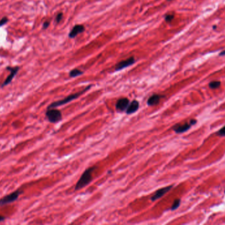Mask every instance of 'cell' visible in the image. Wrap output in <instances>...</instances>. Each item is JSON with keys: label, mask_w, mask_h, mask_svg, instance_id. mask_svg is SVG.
<instances>
[{"label": "cell", "mask_w": 225, "mask_h": 225, "mask_svg": "<svg viewBox=\"0 0 225 225\" xmlns=\"http://www.w3.org/2000/svg\"><path fill=\"white\" fill-rule=\"evenodd\" d=\"M221 83L219 81H211V83H209V86L210 87L211 89H217L219 88L220 86H221Z\"/></svg>", "instance_id": "obj_14"}, {"label": "cell", "mask_w": 225, "mask_h": 225, "mask_svg": "<svg viewBox=\"0 0 225 225\" xmlns=\"http://www.w3.org/2000/svg\"><path fill=\"white\" fill-rule=\"evenodd\" d=\"M172 187H173V185H171V186H166L164 188H162L161 189H159V190L156 191V192L154 193V195L151 197V198H150L151 201H155L157 200V199L161 198L163 196H164L168 192H169L172 188Z\"/></svg>", "instance_id": "obj_7"}, {"label": "cell", "mask_w": 225, "mask_h": 225, "mask_svg": "<svg viewBox=\"0 0 225 225\" xmlns=\"http://www.w3.org/2000/svg\"><path fill=\"white\" fill-rule=\"evenodd\" d=\"M180 202H181V200H180V199H175V200L174 201V202H173V203H172V206H171V210H172V211H175V210H176V209H177L179 206H180Z\"/></svg>", "instance_id": "obj_15"}, {"label": "cell", "mask_w": 225, "mask_h": 225, "mask_svg": "<svg viewBox=\"0 0 225 225\" xmlns=\"http://www.w3.org/2000/svg\"><path fill=\"white\" fill-rule=\"evenodd\" d=\"M45 117L50 123L53 124L61 121L63 118L61 112L58 109H55V108H47L45 112Z\"/></svg>", "instance_id": "obj_3"}, {"label": "cell", "mask_w": 225, "mask_h": 225, "mask_svg": "<svg viewBox=\"0 0 225 225\" xmlns=\"http://www.w3.org/2000/svg\"><path fill=\"white\" fill-rule=\"evenodd\" d=\"M91 87V85H89L88 86H86V87L83 89V90H81L80 92H78V93H74V94H72V95H69L68 96L65 97V99H62V100H57V101H55L53 102H52L48 106L47 108H57V107H59V106H61L63 105H65L66 104L69 103V102H72L73 100L76 99L77 98H79V97L80 96H81L82 95H83L84 93H85L86 91H88L90 88Z\"/></svg>", "instance_id": "obj_2"}, {"label": "cell", "mask_w": 225, "mask_h": 225, "mask_svg": "<svg viewBox=\"0 0 225 225\" xmlns=\"http://www.w3.org/2000/svg\"><path fill=\"white\" fill-rule=\"evenodd\" d=\"M167 1H171V0H167Z\"/></svg>", "instance_id": "obj_25"}, {"label": "cell", "mask_w": 225, "mask_h": 225, "mask_svg": "<svg viewBox=\"0 0 225 225\" xmlns=\"http://www.w3.org/2000/svg\"><path fill=\"white\" fill-rule=\"evenodd\" d=\"M191 126H192V124L190 122L185 123V124H177L174 126L172 127V129L176 133V134H182V133H184V132L188 131L189 129L190 128Z\"/></svg>", "instance_id": "obj_10"}, {"label": "cell", "mask_w": 225, "mask_h": 225, "mask_svg": "<svg viewBox=\"0 0 225 225\" xmlns=\"http://www.w3.org/2000/svg\"><path fill=\"white\" fill-rule=\"evenodd\" d=\"M96 168H97L96 166H92L87 168L86 170H85V171L83 173V174L81 175L79 181L76 184L75 186L76 191L80 190L81 189H83L86 186L88 185V184L91 182V180H92V174Z\"/></svg>", "instance_id": "obj_1"}, {"label": "cell", "mask_w": 225, "mask_h": 225, "mask_svg": "<svg viewBox=\"0 0 225 225\" xmlns=\"http://www.w3.org/2000/svg\"><path fill=\"white\" fill-rule=\"evenodd\" d=\"M217 28V26H213V29H216Z\"/></svg>", "instance_id": "obj_24"}, {"label": "cell", "mask_w": 225, "mask_h": 225, "mask_svg": "<svg viewBox=\"0 0 225 225\" xmlns=\"http://www.w3.org/2000/svg\"><path fill=\"white\" fill-rule=\"evenodd\" d=\"M164 97V96H162L158 94H154L152 96H151L149 99H148L147 101V104L148 106H154L159 103L161 98Z\"/></svg>", "instance_id": "obj_12"}, {"label": "cell", "mask_w": 225, "mask_h": 225, "mask_svg": "<svg viewBox=\"0 0 225 225\" xmlns=\"http://www.w3.org/2000/svg\"><path fill=\"white\" fill-rule=\"evenodd\" d=\"M6 69V70L9 71L10 73L7 76V77L6 79V80L3 81V83L2 84V85H1L2 88H3L4 86H6L9 84L11 83L15 77L16 76V75L19 71L20 67L19 66H14V67H11V66H7Z\"/></svg>", "instance_id": "obj_5"}, {"label": "cell", "mask_w": 225, "mask_h": 225, "mask_svg": "<svg viewBox=\"0 0 225 225\" xmlns=\"http://www.w3.org/2000/svg\"><path fill=\"white\" fill-rule=\"evenodd\" d=\"M219 55H221V56L225 55V50H223V52H221V53H220V54H219Z\"/></svg>", "instance_id": "obj_23"}, {"label": "cell", "mask_w": 225, "mask_h": 225, "mask_svg": "<svg viewBox=\"0 0 225 225\" xmlns=\"http://www.w3.org/2000/svg\"><path fill=\"white\" fill-rule=\"evenodd\" d=\"M9 22V19L7 17H3L1 19H0V27L4 26L5 24H6Z\"/></svg>", "instance_id": "obj_17"}, {"label": "cell", "mask_w": 225, "mask_h": 225, "mask_svg": "<svg viewBox=\"0 0 225 225\" xmlns=\"http://www.w3.org/2000/svg\"><path fill=\"white\" fill-rule=\"evenodd\" d=\"M139 106L140 104L136 100H132L131 102H130L129 106H128V108L126 110V113L129 115L135 113V112L139 109Z\"/></svg>", "instance_id": "obj_11"}, {"label": "cell", "mask_w": 225, "mask_h": 225, "mask_svg": "<svg viewBox=\"0 0 225 225\" xmlns=\"http://www.w3.org/2000/svg\"><path fill=\"white\" fill-rule=\"evenodd\" d=\"M23 191L20 190H17L13 192L8 194V195L4 196L0 199V207L7 205L8 204L13 203L17 201L19 196L21 195Z\"/></svg>", "instance_id": "obj_4"}, {"label": "cell", "mask_w": 225, "mask_h": 225, "mask_svg": "<svg viewBox=\"0 0 225 225\" xmlns=\"http://www.w3.org/2000/svg\"><path fill=\"white\" fill-rule=\"evenodd\" d=\"M190 123L192 124V126H193V125H195L196 124V123H197V120H194V119H192V120H191L190 121Z\"/></svg>", "instance_id": "obj_21"}, {"label": "cell", "mask_w": 225, "mask_h": 225, "mask_svg": "<svg viewBox=\"0 0 225 225\" xmlns=\"http://www.w3.org/2000/svg\"><path fill=\"white\" fill-rule=\"evenodd\" d=\"M85 30V27L83 24H76L73 27L72 30H70L69 34V37L70 38H74L81 33H83Z\"/></svg>", "instance_id": "obj_9"}, {"label": "cell", "mask_w": 225, "mask_h": 225, "mask_svg": "<svg viewBox=\"0 0 225 225\" xmlns=\"http://www.w3.org/2000/svg\"><path fill=\"white\" fill-rule=\"evenodd\" d=\"M63 13H61V12L59 13L55 17V22L57 23H59L61 21V20L63 19Z\"/></svg>", "instance_id": "obj_18"}, {"label": "cell", "mask_w": 225, "mask_h": 225, "mask_svg": "<svg viewBox=\"0 0 225 225\" xmlns=\"http://www.w3.org/2000/svg\"><path fill=\"white\" fill-rule=\"evenodd\" d=\"M6 217H4L3 215H0V223L4 221L5 219H6Z\"/></svg>", "instance_id": "obj_22"}, {"label": "cell", "mask_w": 225, "mask_h": 225, "mask_svg": "<svg viewBox=\"0 0 225 225\" xmlns=\"http://www.w3.org/2000/svg\"><path fill=\"white\" fill-rule=\"evenodd\" d=\"M83 74V71L79 69H74L71 70L69 72V76L70 77H76L80 76Z\"/></svg>", "instance_id": "obj_13"}, {"label": "cell", "mask_w": 225, "mask_h": 225, "mask_svg": "<svg viewBox=\"0 0 225 225\" xmlns=\"http://www.w3.org/2000/svg\"><path fill=\"white\" fill-rule=\"evenodd\" d=\"M50 24V22L49 21H45L44 23H43V25H42V29L43 30H45L47 29Z\"/></svg>", "instance_id": "obj_20"}, {"label": "cell", "mask_w": 225, "mask_h": 225, "mask_svg": "<svg viewBox=\"0 0 225 225\" xmlns=\"http://www.w3.org/2000/svg\"><path fill=\"white\" fill-rule=\"evenodd\" d=\"M175 18V15L172 14H167L165 16V20L167 23H170Z\"/></svg>", "instance_id": "obj_16"}, {"label": "cell", "mask_w": 225, "mask_h": 225, "mask_svg": "<svg viewBox=\"0 0 225 225\" xmlns=\"http://www.w3.org/2000/svg\"><path fill=\"white\" fill-rule=\"evenodd\" d=\"M224 193H225V191H224Z\"/></svg>", "instance_id": "obj_26"}, {"label": "cell", "mask_w": 225, "mask_h": 225, "mask_svg": "<svg viewBox=\"0 0 225 225\" xmlns=\"http://www.w3.org/2000/svg\"><path fill=\"white\" fill-rule=\"evenodd\" d=\"M129 104H130V100L127 98H121L117 102L116 109L119 112L126 111Z\"/></svg>", "instance_id": "obj_8"}, {"label": "cell", "mask_w": 225, "mask_h": 225, "mask_svg": "<svg viewBox=\"0 0 225 225\" xmlns=\"http://www.w3.org/2000/svg\"><path fill=\"white\" fill-rule=\"evenodd\" d=\"M136 62L135 58L134 57H130L125 60H122L117 64L115 68V71H118L123 69L129 67Z\"/></svg>", "instance_id": "obj_6"}, {"label": "cell", "mask_w": 225, "mask_h": 225, "mask_svg": "<svg viewBox=\"0 0 225 225\" xmlns=\"http://www.w3.org/2000/svg\"><path fill=\"white\" fill-rule=\"evenodd\" d=\"M217 135L219 136H221V137L225 136V126L222 127L221 130H219L217 132Z\"/></svg>", "instance_id": "obj_19"}]
</instances>
